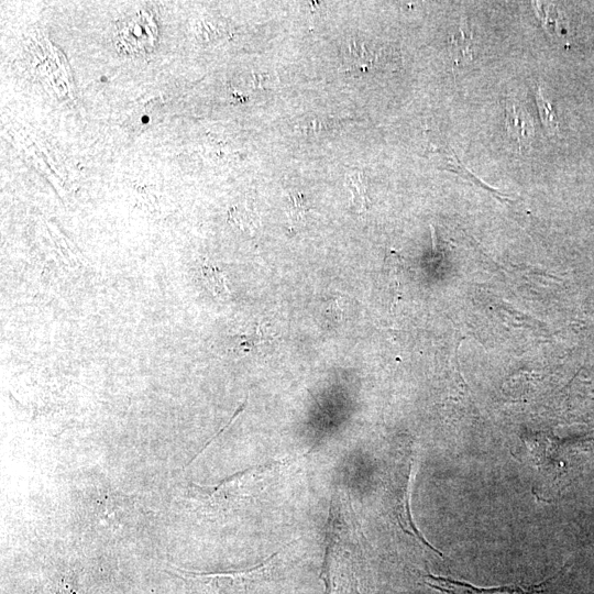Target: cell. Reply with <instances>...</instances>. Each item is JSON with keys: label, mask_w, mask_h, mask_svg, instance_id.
<instances>
[{"label": "cell", "mask_w": 594, "mask_h": 594, "mask_svg": "<svg viewBox=\"0 0 594 594\" xmlns=\"http://www.w3.org/2000/svg\"><path fill=\"white\" fill-rule=\"evenodd\" d=\"M286 205L288 218L293 224L304 221L309 211V206L302 194L297 191L288 194L286 197Z\"/></svg>", "instance_id": "8"}, {"label": "cell", "mask_w": 594, "mask_h": 594, "mask_svg": "<svg viewBox=\"0 0 594 594\" xmlns=\"http://www.w3.org/2000/svg\"><path fill=\"white\" fill-rule=\"evenodd\" d=\"M256 78V85L258 87H271V85L274 84V77L272 75L267 74H258L255 75Z\"/></svg>", "instance_id": "12"}, {"label": "cell", "mask_w": 594, "mask_h": 594, "mask_svg": "<svg viewBox=\"0 0 594 594\" xmlns=\"http://www.w3.org/2000/svg\"><path fill=\"white\" fill-rule=\"evenodd\" d=\"M339 123L340 121L334 119L314 118L297 123L295 129L302 133L311 134L332 130L333 128L338 127Z\"/></svg>", "instance_id": "10"}, {"label": "cell", "mask_w": 594, "mask_h": 594, "mask_svg": "<svg viewBox=\"0 0 594 594\" xmlns=\"http://www.w3.org/2000/svg\"><path fill=\"white\" fill-rule=\"evenodd\" d=\"M460 34V37L454 38L452 42V48L454 50V59L457 63L470 61L473 56L472 34L469 31L468 25L466 23H464V21L461 22Z\"/></svg>", "instance_id": "7"}, {"label": "cell", "mask_w": 594, "mask_h": 594, "mask_svg": "<svg viewBox=\"0 0 594 594\" xmlns=\"http://www.w3.org/2000/svg\"><path fill=\"white\" fill-rule=\"evenodd\" d=\"M506 128L510 138L515 139L520 146L527 143L530 139L529 131L531 130L530 120L526 113L517 108L514 102H506L505 107Z\"/></svg>", "instance_id": "5"}, {"label": "cell", "mask_w": 594, "mask_h": 594, "mask_svg": "<svg viewBox=\"0 0 594 594\" xmlns=\"http://www.w3.org/2000/svg\"><path fill=\"white\" fill-rule=\"evenodd\" d=\"M157 24L154 15L145 10L125 15L118 23L116 45L121 53L139 55L150 52L157 41Z\"/></svg>", "instance_id": "1"}, {"label": "cell", "mask_w": 594, "mask_h": 594, "mask_svg": "<svg viewBox=\"0 0 594 594\" xmlns=\"http://www.w3.org/2000/svg\"><path fill=\"white\" fill-rule=\"evenodd\" d=\"M345 186L352 194L350 206L356 212H363L369 208V198L366 193V183L360 172L348 174L345 177Z\"/></svg>", "instance_id": "6"}, {"label": "cell", "mask_w": 594, "mask_h": 594, "mask_svg": "<svg viewBox=\"0 0 594 594\" xmlns=\"http://www.w3.org/2000/svg\"><path fill=\"white\" fill-rule=\"evenodd\" d=\"M428 154L438 160L439 168L458 173L463 178L472 182L473 184L480 187L487 189L488 191L496 195L497 197L507 198L503 194H498L496 193V190L491 189V187H488L487 185L482 183L477 177L471 174L470 170L466 169V167L463 166L461 162H459L458 157L454 155V152L450 148V146L449 145L447 146V144L442 142L440 138L439 139L437 138L436 141L429 139Z\"/></svg>", "instance_id": "3"}, {"label": "cell", "mask_w": 594, "mask_h": 594, "mask_svg": "<svg viewBox=\"0 0 594 594\" xmlns=\"http://www.w3.org/2000/svg\"><path fill=\"white\" fill-rule=\"evenodd\" d=\"M429 581L425 583L446 594H535L540 586L522 587L518 585H506L497 587H477L466 582H460L450 578L436 576L427 574L425 576Z\"/></svg>", "instance_id": "2"}, {"label": "cell", "mask_w": 594, "mask_h": 594, "mask_svg": "<svg viewBox=\"0 0 594 594\" xmlns=\"http://www.w3.org/2000/svg\"><path fill=\"white\" fill-rule=\"evenodd\" d=\"M536 101L543 127L550 134L556 133L559 127L556 112L552 106L542 96L540 88H538L536 92Z\"/></svg>", "instance_id": "9"}, {"label": "cell", "mask_w": 594, "mask_h": 594, "mask_svg": "<svg viewBox=\"0 0 594 594\" xmlns=\"http://www.w3.org/2000/svg\"><path fill=\"white\" fill-rule=\"evenodd\" d=\"M344 66L350 73L363 74L374 67L380 61H384V51L372 53L364 43L350 40L344 47Z\"/></svg>", "instance_id": "4"}, {"label": "cell", "mask_w": 594, "mask_h": 594, "mask_svg": "<svg viewBox=\"0 0 594 594\" xmlns=\"http://www.w3.org/2000/svg\"><path fill=\"white\" fill-rule=\"evenodd\" d=\"M204 277L208 287L218 295L227 294L223 275L218 268L207 266L204 268Z\"/></svg>", "instance_id": "11"}]
</instances>
